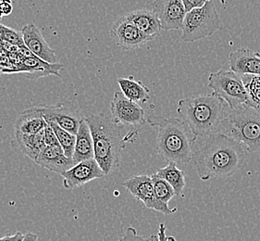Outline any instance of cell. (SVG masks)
<instances>
[{"label": "cell", "instance_id": "17", "mask_svg": "<svg viewBox=\"0 0 260 241\" xmlns=\"http://www.w3.org/2000/svg\"><path fill=\"white\" fill-rule=\"evenodd\" d=\"M64 68V65L60 63H48L36 55L32 57L22 58L21 63L12 72V74L22 73L26 74L30 79H37L48 75H56L60 77L59 71Z\"/></svg>", "mask_w": 260, "mask_h": 241}, {"label": "cell", "instance_id": "12", "mask_svg": "<svg viewBox=\"0 0 260 241\" xmlns=\"http://www.w3.org/2000/svg\"><path fill=\"white\" fill-rule=\"evenodd\" d=\"M152 11L165 31L181 30L187 13L182 0H155Z\"/></svg>", "mask_w": 260, "mask_h": 241}, {"label": "cell", "instance_id": "15", "mask_svg": "<svg viewBox=\"0 0 260 241\" xmlns=\"http://www.w3.org/2000/svg\"><path fill=\"white\" fill-rule=\"evenodd\" d=\"M36 163L53 173L67 172L75 165L73 159L67 157L62 147L58 146H46L37 157Z\"/></svg>", "mask_w": 260, "mask_h": 241}, {"label": "cell", "instance_id": "35", "mask_svg": "<svg viewBox=\"0 0 260 241\" xmlns=\"http://www.w3.org/2000/svg\"><path fill=\"white\" fill-rule=\"evenodd\" d=\"M167 241H177L175 239V237L173 236H168V240Z\"/></svg>", "mask_w": 260, "mask_h": 241}, {"label": "cell", "instance_id": "5", "mask_svg": "<svg viewBox=\"0 0 260 241\" xmlns=\"http://www.w3.org/2000/svg\"><path fill=\"white\" fill-rule=\"evenodd\" d=\"M219 133L234 138L249 152L260 150V111L249 106L226 110Z\"/></svg>", "mask_w": 260, "mask_h": 241}, {"label": "cell", "instance_id": "25", "mask_svg": "<svg viewBox=\"0 0 260 241\" xmlns=\"http://www.w3.org/2000/svg\"><path fill=\"white\" fill-rule=\"evenodd\" d=\"M49 126L52 127L57 137L58 143L60 147H62L64 153L67 157L73 159L74 148H75V142H76V136L62 129L60 126H57L55 123L48 122Z\"/></svg>", "mask_w": 260, "mask_h": 241}, {"label": "cell", "instance_id": "34", "mask_svg": "<svg viewBox=\"0 0 260 241\" xmlns=\"http://www.w3.org/2000/svg\"><path fill=\"white\" fill-rule=\"evenodd\" d=\"M2 1L3 0H0V19L3 17V12H2Z\"/></svg>", "mask_w": 260, "mask_h": 241}, {"label": "cell", "instance_id": "20", "mask_svg": "<svg viewBox=\"0 0 260 241\" xmlns=\"http://www.w3.org/2000/svg\"><path fill=\"white\" fill-rule=\"evenodd\" d=\"M91 159H94V141L88 124L83 119L76 134L73 160L76 164Z\"/></svg>", "mask_w": 260, "mask_h": 241}, {"label": "cell", "instance_id": "26", "mask_svg": "<svg viewBox=\"0 0 260 241\" xmlns=\"http://www.w3.org/2000/svg\"><path fill=\"white\" fill-rule=\"evenodd\" d=\"M150 176L157 199L161 200L163 203L168 204L170 200L174 196H176L174 189L170 184L167 182L166 180L158 176L156 173L151 174Z\"/></svg>", "mask_w": 260, "mask_h": 241}, {"label": "cell", "instance_id": "7", "mask_svg": "<svg viewBox=\"0 0 260 241\" xmlns=\"http://www.w3.org/2000/svg\"><path fill=\"white\" fill-rule=\"evenodd\" d=\"M208 87L212 89L214 95L223 100L230 109L247 106L248 96L242 76L232 70L220 69L209 74Z\"/></svg>", "mask_w": 260, "mask_h": 241}, {"label": "cell", "instance_id": "29", "mask_svg": "<svg viewBox=\"0 0 260 241\" xmlns=\"http://www.w3.org/2000/svg\"><path fill=\"white\" fill-rule=\"evenodd\" d=\"M120 241H146V238L139 236L136 228L129 226L125 231L124 236Z\"/></svg>", "mask_w": 260, "mask_h": 241}, {"label": "cell", "instance_id": "19", "mask_svg": "<svg viewBox=\"0 0 260 241\" xmlns=\"http://www.w3.org/2000/svg\"><path fill=\"white\" fill-rule=\"evenodd\" d=\"M123 17L146 36L156 38L162 30L160 21H158L153 11L148 9L131 11Z\"/></svg>", "mask_w": 260, "mask_h": 241}, {"label": "cell", "instance_id": "27", "mask_svg": "<svg viewBox=\"0 0 260 241\" xmlns=\"http://www.w3.org/2000/svg\"><path fill=\"white\" fill-rule=\"evenodd\" d=\"M0 40L10 43L17 47L24 45L21 33L15 31L14 29L5 26L3 24H0Z\"/></svg>", "mask_w": 260, "mask_h": 241}, {"label": "cell", "instance_id": "18", "mask_svg": "<svg viewBox=\"0 0 260 241\" xmlns=\"http://www.w3.org/2000/svg\"><path fill=\"white\" fill-rule=\"evenodd\" d=\"M11 146L21 150L27 157L36 162L42 149L46 147L44 141V130L37 134H23L14 131Z\"/></svg>", "mask_w": 260, "mask_h": 241}, {"label": "cell", "instance_id": "24", "mask_svg": "<svg viewBox=\"0 0 260 241\" xmlns=\"http://www.w3.org/2000/svg\"><path fill=\"white\" fill-rule=\"evenodd\" d=\"M241 76L248 96L247 106L260 111V75L243 74Z\"/></svg>", "mask_w": 260, "mask_h": 241}, {"label": "cell", "instance_id": "23", "mask_svg": "<svg viewBox=\"0 0 260 241\" xmlns=\"http://www.w3.org/2000/svg\"><path fill=\"white\" fill-rule=\"evenodd\" d=\"M156 173L172 186L176 196L182 194L185 187V174L178 168L177 163L171 162L165 167L157 168Z\"/></svg>", "mask_w": 260, "mask_h": 241}, {"label": "cell", "instance_id": "28", "mask_svg": "<svg viewBox=\"0 0 260 241\" xmlns=\"http://www.w3.org/2000/svg\"><path fill=\"white\" fill-rule=\"evenodd\" d=\"M44 141L46 146H58L59 143L52 127L47 124L44 129ZM60 146V145H59Z\"/></svg>", "mask_w": 260, "mask_h": 241}, {"label": "cell", "instance_id": "36", "mask_svg": "<svg viewBox=\"0 0 260 241\" xmlns=\"http://www.w3.org/2000/svg\"><path fill=\"white\" fill-rule=\"evenodd\" d=\"M221 4H226V0H219Z\"/></svg>", "mask_w": 260, "mask_h": 241}, {"label": "cell", "instance_id": "37", "mask_svg": "<svg viewBox=\"0 0 260 241\" xmlns=\"http://www.w3.org/2000/svg\"><path fill=\"white\" fill-rule=\"evenodd\" d=\"M0 74H1V72H0Z\"/></svg>", "mask_w": 260, "mask_h": 241}, {"label": "cell", "instance_id": "4", "mask_svg": "<svg viewBox=\"0 0 260 241\" xmlns=\"http://www.w3.org/2000/svg\"><path fill=\"white\" fill-rule=\"evenodd\" d=\"M146 120L151 126L158 128L156 149L163 161L177 164H187L192 162L191 144L197 138L193 137L191 131H188V126L182 119L151 116Z\"/></svg>", "mask_w": 260, "mask_h": 241}, {"label": "cell", "instance_id": "22", "mask_svg": "<svg viewBox=\"0 0 260 241\" xmlns=\"http://www.w3.org/2000/svg\"><path fill=\"white\" fill-rule=\"evenodd\" d=\"M118 84L125 97L134 102L146 103L150 100V90L141 81H136L133 76L118 79Z\"/></svg>", "mask_w": 260, "mask_h": 241}, {"label": "cell", "instance_id": "6", "mask_svg": "<svg viewBox=\"0 0 260 241\" xmlns=\"http://www.w3.org/2000/svg\"><path fill=\"white\" fill-rule=\"evenodd\" d=\"M221 23L213 0L203 7L193 9L186 13L182 28V42L192 43L211 37L220 29Z\"/></svg>", "mask_w": 260, "mask_h": 241}, {"label": "cell", "instance_id": "11", "mask_svg": "<svg viewBox=\"0 0 260 241\" xmlns=\"http://www.w3.org/2000/svg\"><path fill=\"white\" fill-rule=\"evenodd\" d=\"M110 37L121 49L126 51L138 49L155 39L141 32L123 16L115 21L111 27Z\"/></svg>", "mask_w": 260, "mask_h": 241}, {"label": "cell", "instance_id": "30", "mask_svg": "<svg viewBox=\"0 0 260 241\" xmlns=\"http://www.w3.org/2000/svg\"><path fill=\"white\" fill-rule=\"evenodd\" d=\"M208 1L210 0H182L183 5L185 7V10L187 12L192 11L193 9L203 7Z\"/></svg>", "mask_w": 260, "mask_h": 241}, {"label": "cell", "instance_id": "21", "mask_svg": "<svg viewBox=\"0 0 260 241\" xmlns=\"http://www.w3.org/2000/svg\"><path fill=\"white\" fill-rule=\"evenodd\" d=\"M39 107H34L24 110L19 116L14 124V131L21 132L23 134H37L43 131L47 126Z\"/></svg>", "mask_w": 260, "mask_h": 241}, {"label": "cell", "instance_id": "13", "mask_svg": "<svg viewBox=\"0 0 260 241\" xmlns=\"http://www.w3.org/2000/svg\"><path fill=\"white\" fill-rule=\"evenodd\" d=\"M63 177V186L67 189H77L94 179L102 178L104 172L94 159L76 163L67 172L60 174Z\"/></svg>", "mask_w": 260, "mask_h": 241}, {"label": "cell", "instance_id": "10", "mask_svg": "<svg viewBox=\"0 0 260 241\" xmlns=\"http://www.w3.org/2000/svg\"><path fill=\"white\" fill-rule=\"evenodd\" d=\"M112 120L117 126H137L146 124V113L141 106L126 98L121 91H116L110 104Z\"/></svg>", "mask_w": 260, "mask_h": 241}, {"label": "cell", "instance_id": "14", "mask_svg": "<svg viewBox=\"0 0 260 241\" xmlns=\"http://www.w3.org/2000/svg\"><path fill=\"white\" fill-rule=\"evenodd\" d=\"M22 39L27 48L37 57L48 63H57L56 53L47 44L41 32L34 23H29L21 30Z\"/></svg>", "mask_w": 260, "mask_h": 241}, {"label": "cell", "instance_id": "16", "mask_svg": "<svg viewBox=\"0 0 260 241\" xmlns=\"http://www.w3.org/2000/svg\"><path fill=\"white\" fill-rule=\"evenodd\" d=\"M230 68L234 73L260 75V53L241 47L230 53Z\"/></svg>", "mask_w": 260, "mask_h": 241}, {"label": "cell", "instance_id": "8", "mask_svg": "<svg viewBox=\"0 0 260 241\" xmlns=\"http://www.w3.org/2000/svg\"><path fill=\"white\" fill-rule=\"evenodd\" d=\"M123 187L136 199L141 200L148 209L159 212L166 215H172L177 212V208H170L168 204L163 203L161 200L157 199L152 179L148 174L133 176L125 181Z\"/></svg>", "mask_w": 260, "mask_h": 241}, {"label": "cell", "instance_id": "2", "mask_svg": "<svg viewBox=\"0 0 260 241\" xmlns=\"http://www.w3.org/2000/svg\"><path fill=\"white\" fill-rule=\"evenodd\" d=\"M224 100L216 95H198L179 100L177 112L194 138L219 133L225 111Z\"/></svg>", "mask_w": 260, "mask_h": 241}, {"label": "cell", "instance_id": "32", "mask_svg": "<svg viewBox=\"0 0 260 241\" xmlns=\"http://www.w3.org/2000/svg\"><path fill=\"white\" fill-rule=\"evenodd\" d=\"M12 10H13V7H12L11 0H3L2 1V12H3V15H10L11 12H12Z\"/></svg>", "mask_w": 260, "mask_h": 241}, {"label": "cell", "instance_id": "3", "mask_svg": "<svg viewBox=\"0 0 260 241\" xmlns=\"http://www.w3.org/2000/svg\"><path fill=\"white\" fill-rule=\"evenodd\" d=\"M93 136L94 160L108 175L120 166L121 154L129 141L122 136L121 127L104 114H88L85 118Z\"/></svg>", "mask_w": 260, "mask_h": 241}, {"label": "cell", "instance_id": "9", "mask_svg": "<svg viewBox=\"0 0 260 241\" xmlns=\"http://www.w3.org/2000/svg\"><path fill=\"white\" fill-rule=\"evenodd\" d=\"M45 120L55 123L62 129L75 135L84 119L75 102L65 100L56 105L39 106Z\"/></svg>", "mask_w": 260, "mask_h": 241}, {"label": "cell", "instance_id": "1", "mask_svg": "<svg viewBox=\"0 0 260 241\" xmlns=\"http://www.w3.org/2000/svg\"><path fill=\"white\" fill-rule=\"evenodd\" d=\"M245 162L244 146L221 133L206 137L198 150L192 152V163L199 178H229L243 167Z\"/></svg>", "mask_w": 260, "mask_h": 241}, {"label": "cell", "instance_id": "33", "mask_svg": "<svg viewBox=\"0 0 260 241\" xmlns=\"http://www.w3.org/2000/svg\"><path fill=\"white\" fill-rule=\"evenodd\" d=\"M22 241H38V236L34 233H27Z\"/></svg>", "mask_w": 260, "mask_h": 241}, {"label": "cell", "instance_id": "31", "mask_svg": "<svg viewBox=\"0 0 260 241\" xmlns=\"http://www.w3.org/2000/svg\"><path fill=\"white\" fill-rule=\"evenodd\" d=\"M25 235L20 231H17L13 235H7L0 238V241H22Z\"/></svg>", "mask_w": 260, "mask_h": 241}]
</instances>
